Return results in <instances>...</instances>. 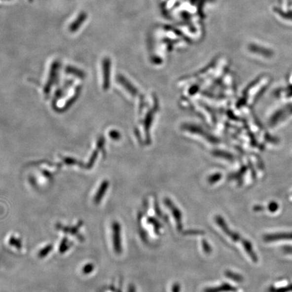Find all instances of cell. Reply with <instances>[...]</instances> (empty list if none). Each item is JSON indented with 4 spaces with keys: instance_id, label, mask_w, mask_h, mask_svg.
I'll return each mask as SVG.
<instances>
[{
    "instance_id": "ac0fdd59",
    "label": "cell",
    "mask_w": 292,
    "mask_h": 292,
    "mask_svg": "<svg viewBox=\"0 0 292 292\" xmlns=\"http://www.w3.org/2000/svg\"><path fill=\"white\" fill-rule=\"evenodd\" d=\"M202 246H203L204 251L206 253H211V248L210 247L209 244H208L207 242L204 240L202 241Z\"/></svg>"
},
{
    "instance_id": "5bb4252c",
    "label": "cell",
    "mask_w": 292,
    "mask_h": 292,
    "mask_svg": "<svg viewBox=\"0 0 292 292\" xmlns=\"http://www.w3.org/2000/svg\"><path fill=\"white\" fill-rule=\"evenodd\" d=\"M272 292H288L292 291V284L289 285V286H286L285 288H277V289H275V288H272L271 290Z\"/></svg>"
},
{
    "instance_id": "d4e9b609",
    "label": "cell",
    "mask_w": 292,
    "mask_h": 292,
    "mask_svg": "<svg viewBox=\"0 0 292 292\" xmlns=\"http://www.w3.org/2000/svg\"><path fill=\"white\" fill-rule=\"evenodd\" d=\"M255 209L256 211H261V210H262L263 209H262V207H261V206H256V207H255V209Z\"/></svg>"
},
{
    "instance_id": "2e32d148",
    "label": "cell",
    "mask_w": 292,
    "mask_h": 292,
    "mask_svg": "<svg viewBox=\"0 0 292 292\" xmlns=\"http://www.w3.org/2000/svg\"><path fill=\"white\" fill-rule=\"evenodd\" d=\"M268 209H269V211L271 212V213H275V212H276L279 209L278 204L275 202H272L269 204Z\"/></svg>"
},
{
    "instance_id": "9c48e42d",
    "label": "cell",
    "mask_w": 292,
    "mask_h": 292,
    "mask_svg": "<svg viewBox=\"0 0 292 292\" xmlns=\"http://www.w3.org/2000/svg\"><path fill=\"white\" fill-rule=\"evenodd\" d=\"M242 245L244 247V249L248 253V255L250 256L253 262H256L258 261V257L254 251L253 246H252L251 243L248 242V240H242Z\"/></svg>"
},
{
    "instance_id": "d6986e66",
    "label": "cell",
    "mask_w": 292,
    "mask_h": 292,
    "mask_svg": "<svg viewBox=\"0 0 292 292\" xmlns=\"http://www.w3.org/2000/svg\"><path fill=\"white\" fill-rule=\"evenodd\" d=\"M220 178H221V175L220 174H216L213 175V176L211 177V178H209V181L211 183H213V182H218V181L220 180Z\"/></svg>"
},
{
    "instance_id": "6da1fadb",
    "label": "cell",
    "mask_w": 292,
    "mask_h": 292,
    "mask_svg": "<svg viewBox=\"0 0 292 292\" xmlns=\"http://www.w3.org/2000/svg\"><path fill=\"white\" fill-rule=\"evenodd\" d=\"M112 240L113 246L115 253L120 254L122 252L121 232H120V224L118 222H114L112 224Z\"/></svg>"
},
{
    "instance_id": "ffe728a7",
    "label": "cell",
    "mask_w": 292,
    "mask_h": 292,
    "mask_svg": "<svg viewBox=\"0 0 292 292\" xmlns=\"http://www.w3.org/2000/svg\"><path fill=\"white\" fill-rule=\"evenodd\" d=\"M93 268H94L93 264H87L83 268V273L85 274L90 273V272L92 271Z\"/></svg>"
},
{
    "instance_id": "3957f363",
    "label": "cell",
    "mask_w": 292,
    "mask_h": 292,
    "mask_svg": "<svg viewBox=\"0 0 292 292\" xmlns=\"http://www.w3.org/2000/svg\"><path fill=\"white\" fill-rule=\"evenodd\" d=\"M164 202H165L166 205H167V207L169 208L170 210L171 211V213H173V216L175 217V220H176L177 224H178V230H182V213L180 210L178 209L173 204V202H171L169 199L166 198L165 200H164Z\"/></svg>"
},
{
    "instance_id": "8992f818",
    "label": "cell",
    "mask_w": 292,
    "mask_h": 292,
    "mask_svg": "<svg viewBox=\"0 0 292 292\" xmlns=\"http://www.w3.org/2000/svg\"><path fill=\"white\" fill-rule=\"evenodd\" d=\"M87 18V14L85 12H82L81 13L78 14V17L76 18V20L73 21V23L71 24L69 26V31L71 33H74L76 32L80 27L83 25L84 22L85 21Z\"/></svg>"
},
{
    "instance_id": "7a4b0ae2",
    "label": "cell",
    "mask_w": 292,
    "mask_h": 292,
    "mask_svg": "<svg viewBox=\"0 0 292 292\" xmlns=\"http://www.w3.org/2000/svg\"><path fill=\"white\" fill-rule=\"evenodd\" d=\"M58 68H59V63L58 61L54 62L52 67H51L50 77H49L48 81H47V83L45 87L44 92L45 94H48L50 93L51 87L56 81V78H57Z\"/></svg>"
},
{
    "instance_id": "484cf974",
    "label": "cell",
    "mask_w": 292,
    "mask_h": 292,
    "mask_svg": "<svg viewBox=\"0 0 292 292\" xmlns=\"http://www.w3.org/2000/svg\"><path fill=\"white\" fill-rule=\"evenodd\" d=\"M29 1H32V0H29Z\"/></svg>"
},
{
    "instance_id": "44dd1931",
    "label": "cell",
    "mask_w": 292,
    "mask_h": 292,
    "mask_svg": "<svg viewBox=\"0 0 292 292\" xmlns=\"http://www.w3.org/2000/svg\"><path fill=\"white\" fill-rule=\"evenodd\" d=\"M283 251H284L286 253L292 255V246H284V247L283 248Z\"/></svg>"
},
{
    "instance_id": "277c9868",
    "label": "cell",
    "mask_w": 292,
    "mask_h": 292,
    "mask_svg": "<svg viewBox=\"0 0 292 292\" xmlns=\"http://www.w3.org/2000/svg\"><path fill=\"white\" fill-rule=\"evenodd\" d=\"M263 239L265 242H267L281 240H292V232L268 234L264 235Z\"/></svg>"
},
{
    "instance_id": "ba28073f",
    "label": "cell",
    "mask_w": 292,
    "mask_h": 292,
    "mask_svg": "<svg viewBox=\"0 0 292 292\" xmlns=\"http://www.w3.org/2000/svg\"><path fill=\"white\" fill-rule=\"evenodd\" d=\"M235 291H236V288L229 284H224L217 288H207V289L204 290V292H227Z\"/></svg>"
},
{
    "instance_id": "603a6c76",
    "label": "cell",
    "mask_w": 292,
    "mask_h": 292,
    "mask_svg": "<svg viewBox=\"0 0 292 292\" xmlns=\"http://www.w3.org/2000/svg\"><path fill=\"white\" fill-rule=\"evenodd\" d=\"M65 161L67 162V164H73L75 163V162H75V160H74V159H72V158H66Z\"/></svg>"
},
{
    "instance_id": "7402d4cb",
    "label": "cell",
    "mask_w": 292,
    "mask_h": 292,
    "mask_svg": "<svg viewBox=\"0 0 292 292\" xmlns=\"http://www.w3.org/2000/svg\"><path fill=\"white\" fill-rule=\"evenodd\" d=\"M180 285L176 284L173 286V292H180Z\"/></svg>"
},
{
    "instance_id": "5b68a950",
    "label": "cell",
    "mask_w": 292,
    "mask_h": 292,
    "mask_svg": "<svg viewBox=\"0 0 292 292\" xmlns=\"http://www.w3.org/2000/svg\"><path fill=\"white\" fill-rule=\"evenodd\" d=\"M104 69V89L105 90L109 88L110 74V61L109 58H105L103 63Z\"/></svg>"
},
{
    "instance_id": "7c38bea8",
    "label": "cell",
    "mask_w": 292,
    "mask_h": 292,
    "mask_svg": "<svg viewBox=\"0 0 292 292\" xmlns=\"http://www.w3.org/2000/svg\"><path fill=\"white\" fill-rule=\"evenodd\" d=\"M225 275L228 278L233 279V281H235V282H242L243 280H244V278H243V277L241 276L240 275L233 273V272L231 271H226Z\"/></svg>"
},
{
    "instance_id": "e0dca14e",
    "label": "cell",
    "mask_w": 292,
    "mask_h": 292,
    "mask_svg": "<svg viewBox=\"0 0 292 292\" xmlns=\"http://www.w3.org/2000/svg\"><path fill=\"white\" fill-rule=\"evenodd\" d=\"M230 238L234 242H238V241L241 240V237L240 235L238 234V233L235 232H231V234H230L229 236Z\"/></svg>"
},
{
    "instance_id": "8fae6325",
    "label": "cell",
    "mask_w": 292,
    "mask_h": 292,
    "mask_svg": "<svg viewBox=\"0 0 292 292\" xmlns=\"http://www.w3.org/2000/svg\"><path fill=\"white\" fill-rule=\"evenodd\" d=\"M118 81H120V83L125 86L126 88L128 89V90L130 91L131 93H132L133 94H136L137 91L136 89L133 88L132 85L131 84H129V82L125 79V78H123L122 76L118 75Z\"/></svg>"
},
{
    "instance_id": "9a60e30c",
    "label": "cell",
    "mask_w": 292,
    "mask_h": 292,
    "mask_svg": "<svg viewBox=\"0 0 292 292\" xmlns=\"http://www.w3.org/2000/svg\"><path fill=\"white\" fill-rule=\"evenodd\" d=\"M52 246L50 245L46 246V247H45L44 249H43L42 250V251H40L39 256L41 257V258H43V257H45V256L47 255V254H48L49 253H50L51 251H52Z\"/></svg>"
},
{
    "instance_id": "cb8c5ba5",
    "label": "cell",
    "mask_w": 292,
    "mask_h": 292,
    "mask_svg": "<svg viewBox=\"0 0 292 292\" xmlns=\"http://www.w3.org/2000/svg\"><path fill=\"white\" fill-rule=\"evenodd\" d=\"M188 232V234H193V235H197V234H200V231H187Z\"/></svg>"
},
{
    "instance_id": "4fadbf2b",
    "label": "cell",
    "mask_w": 292,
    "mask_h": 292,
    "mask_svg": "<svg viewBox=\"0 0 292 292\" xmlns=\"http://www.w3.org/2000/svg\"><path fill=\"white\" fill-rule=\"evenodd\" d=\"M66 71L69 74H75L76 76L80 78H83L85 76V73L83 71L78 70V69L74 68V67H68Z\"/></svg>"
},
{
    "instance_id": "52a82bcc",
    "label": "cell",
    "mask_w": 292,
    "mask_h": 292,
    "mask_svg": "<svg viewBox=\"0 0 292 292\" xmlns=\"http://www.w3.org/2000/svg\"><path fill=\"white\" fill-rule=\"evenodd\" d=\"M109 187V182L107 181H105L102 182V185H100L98 192L96 193V196L94 198L95 203L99 204L102 201V199L105 196L106 192H107L108 187Z\"/></svg>"
},
{
    "instance_id": "30bf717a",
    "label": "cell",
    "mask_w": 292,
    "mask_h": 292,
    "mask_svg": "<svg viewBox=\"0 0 292 292\" xmlns=\"http://www.w3.org/2000/svg\"><path fill=\"white\" fill-rule=\"evenodd\" d=\"M215 221H216L219 227H220V229L224 231V233H225L226 235H227L228 236H229V235L231 234V231L229 229V227H228L227 223L224 221L222 217L219 216V215L215 217Z\"/></svg>"
}]
</instances>
